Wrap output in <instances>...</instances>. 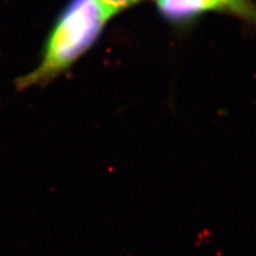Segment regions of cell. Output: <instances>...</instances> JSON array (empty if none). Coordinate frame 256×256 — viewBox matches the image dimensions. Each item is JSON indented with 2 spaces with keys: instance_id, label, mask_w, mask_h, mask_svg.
Returning a JSON list of instances; mask_svg holds the SVG:
<instances>
[{
  "instance_id": "cell-1",
  "label": "cell",
  "mask_w": 256,
  "mask_h": 256,
  "mask_svg": "<svg viewBox=\"0 0 256 256\" xmlns=\"http://www.w3.org/2000/svg\"><path fill=\"white\" fill-rule=\"evenodd\" d=\"M116 15L102 0H70L54 22L36 68L16 78V90L43 88L63 75L91 50Z\"/></svg>"
},
{
  "instance_id": "cell-2",
  "label": "cell",
  "mask_w": 256,
  "mask_h": 256,
  "mask_svg": "<svg viewBox=\"0 0 256 256\" xmlns=\"http://www.w3.org/2000/svg\"><path fill=\"white\" fill-rule=\"evenodd\" d=\"M162 18L176 24L194 20L208 12L222 11L212 0H155Z\"/></svg>"
},
{
  "instance_id": "cell-3",
  "label": "cell",
  "mask_w": 256,
  "mask_h": 256,
  "mask_svg": "<svg viewBox=\"0 0 256 256\" xmlns=\"http://www.w3.org/2000/svg\"><path fill=\"white\" fill-rule=\"evenodd\" d=\"M222 12H228L256 26V4L252 0H212Z\"/></svg>"
},
{
  "instance_id": "cell-4",
  "label": "cell",
  "mask_w": 256,
  "mask_h": 256,
  "mask_svg": "<svg viewBox=\"0 0 256 256\" xmlns=\"http://www.w3.org/2000/svg\"><path fill=\"white\" fill-rule=\"evenodd\" d=\"M141 2H144V0H102V2L105 4L116 15L124 10L140 4Z\"/></svg>"
}]
</instances>
